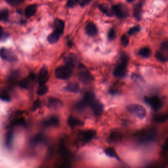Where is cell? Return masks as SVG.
Here are the masks:
<instances>
[{
  "label": "cell",
  "mask_w": 168,
  "mask_h": 168,
  "mask_svg": "<svg viewBox=\"0 0 168 168\" xmlns=\"http://www.w3.org/2000/svg\"><path fill=\"white\" fill-rule=\"evenodd\" d=\"M80 89V86L76 82H71L68 83L64 87V90L65 91L72 93H77L79 92Z\"/></svg>",
  "instance_id": "9a60e30c"
},
{
  "label": "cell",
  "mask_w": 168,
  "mask_h": 168,
  "mask_svg": "<svg viewBox=\"0 0 168 168\" xmlns=\"http://www.w3.org/2000/svg\"><path fill=\"white\" fill-rule=\"evenodd\" d=\"M121 137V135L119 132H112L109 136V139L112 142H116L120 140Z\"/></svg>",
  "instance_id": "f546056e"
},
{
  "label": "cell",
  "mask_w": 168,
  "mask_h": 168,
  "mask_svg": "<svg viewBox=\"0 0 168 168\" xmlns=\"http://www.w3.org/2000/svg\"><path fill=\"white\" fill-rule=\"evenodd\" d=\"M91 1H92V0H82L80 3V5L82 7H84L87 5H88V4H89Z\"/></svg>",
  "instance_id": "7bdbcfd3"
},
{
  "label": "cell",
  "mask_w": 168,
  "mask_h": 168,
  "mask_svg": "<svg viewBox=\"0 0 168 168\" xmlns=\"http://www.w3.org/2000/svg\"><path fill=\"white\" fill-rule=\"evenodd\" d=\"M115 36H116V33L115 30L114 29L110 30L108 34V38L109 40H113L115 39Z\"/></svg>",
  "instance_id": "f35d334b"
},
{
  "label": "cell",
  "mask_w": 168,
  "mask_h": 168,
  "mask_svg": "<svg viewBox=\"0 0 168 168\" xmlns=\"http://www.w3.org/2000/svg\"><path fill=\"white\" fill-rule=\"evenodd\" d=\"M41 105V101L39 99H37L35 100V101L34 102L31 107V111H37V109L40 108Z\"/></svg>",
  "instance_id": "d6a6232c"
},
{
  "label": "cell",
  "mask_w": 168,
  "mask_h": 168,
  "mask_svg": "<svg viewBox=\"0 0 168 168\" xmlns=\"http://www.w3.org/2000/svg\"><path fill=\"white\" fill-rule=\"evenodd\" d=\"M35 78V76L33 73H31L29 75V76L26 79H23L19 83V86L22 89H28L30 86V84L31 82L34 80Z\"/></svg>",
  "instance_id": "2e32d148"
},
{
  "label": "cell",
  "mask_w": 168,
  "mask_h": 168,
  "mask_svg": "<svg viewBox=\"0 0 168 168\" xmlns=\"http://www.w3.org/2000/svg\"><path fill=\"white\" fill-rule=\"evenodd\" d=\"M73 68L69 66H61L55 71V76L60 80H67L72 76Z\"/></svg>",
  "instance_id": "7a4b0ae2"
},
{
  "label": "cell",
  "mask_w": 168,
  "mask_h": 168,
  "mask_svg": "<svg viewBox=\"0 0 168 168\" xmlns=\"http://www.w3.org/2000/svg\"><path fill=\"white\" fill-rule=\"evenodd\" d=\"M155 57L159 61L162 62H167L168 61V51L164 50L160 48V50L156 52Z\"/></svg>",
  "instance_id": "ac0fdd59"
},
{
  "label": "cell",
  "mask_w": 168,
  "mask_h": 168,
  "mask_svg": "<svg viewBox=\"0 0 168 168\" xmlns=\"http://www.w3.org/2000/svg\"><path fill=\"white\" fill-rule=\"evenodd\" d=\"M167 115H159L154 117V120L155 121L158 122H163L165 121L167 119Z\"/></svg>",
  "instance_id": "e575fe53"
},
{
  "label": "cell",
  "mask_w": 168,
  "mask_h": 168,
  "mask_svg": "<svg viewBox=\"0 0 168 168\" xmlns=\"http://www.w3.org/2000/svg\"><path fill=\"white\" fill-rule=\"evenodd\" d=\"M62 34L58 31L55 30L53 33L50 34L47 37V41L50 44H54L55 43H57L60 39Z\"/></svg>",
  "instance_id": "d6986e66"
},
{
  "label": "cell",
  "mask_w": 168,
  "mask_h": 168,
  "mask_svg": "<svg viewBox=\"0 0 168 168\" xmlns=\"http://www.w3.org/2000/svg\"><path fill=\"white\" fill-rule=\"evenodd\" d=\"M64 62L67 65L73 68H75L78 64L77 57L73 53L69 54L64 57Z\"/></svg>",
  "instance_id": "4fadbf2b"
},
{
  "label": "cell",
  "mask_w": 168,
  "mask_h": 168,
  "mask_svg": "<svg viewBox=\"0 0 168 168\" xmlns=\"http://www.w3.org/2000/svg\"><path fill=\"white\" fill-rule=\"evenodd\" d=\"M111 9L113 14L116 15L119 18H124L128 16V9L124 5H114Z\"/></svg>",
  "instance_id": "52a82bcc"
},
{
  "label": "cell",
  "mask_w": 168,
  "mask_h": 168,
  "mask_svg": "<svg viewBox=\"0 0 168 168\" xmlns=\"http://www.w3.org/2000/svg\"><path fill=\"white\" fill-rule=\"evenodd\" d=\"M43 124L47 127H57L60 124V119L58 116L54 115L44 120Z\"/></svg>",
  "instance_id": "7c38bea8"
},
{
  "label": "cell",
  "mask_w": 168,
  "mask_h": 168,
  "mask_svg": "<svg viewBox=\"0 0 168 168\" xmlns=\"http://www.w3.org/2000/svg\"><path fill=\"white\" fill-rule=\"evenodd\" d=\"M104 151L105 154L109 157L115 158V159L118 160V161H120V158L119 157L117 153L115 148H113L112 147H107L105 149Z\"/></svg>",
  "instance_id": "603a6c76"
},
{
  "label": "cell",
  "mask_w": 168,
  "mask_h": 168,
  "mask_svg": "<svg viewBox=\"0 0 168 168\" xmlns=\"http://www.w3.org/2000/svg\"><path fill=\"white\" fill-rule=\"evenodd\" d=\"M67 123L69 127L72 128L76 127H80L84 125V122L78 118L74 116H70L69 117L67 120Z\"/></svg>",
  "instance_id": "5bb4252c"
},
{
  "label": "cell",
  "mask_w": 168,
  "mask_h": 168,
  "mask_svg": "<svg viewBox=\"0 0 168 168\" xmlns=\"http://www.w3.org/2000/svg\"><path fill=\"white\" fill-rule=\"evenodd\" d=\"M77 77L79 82L86 86L91 84L94 80V77L91 73L88 70L84 69V68L78 73Z\"/></svg>",
  "instance_id": "277c9868"
},
{
  "label": "cell",
  "mask_w": 168,
  "mask_h": 168,
  "mask_svg": "<svg viewBox=\"0 0 168 168\" xmlns=\"http://www.w3.org/2000/svg\"><path fill=\"white\" fill-rule=\"evenodd\" d=\"M14 141V132L12 129H11L7 133L5 137V144L8 149L12 148Z\"/></svg>",
  "instance_id": "44dd1931"
},
{
  "label": "cell",
  "mask_w": 168,
  "mask_h": 168,
  "mask_svg": "<svg viewBox=\"0 0 168 168\" xmlns=\"http://www.w3.org/2000/svg\"><path fill=\"white\" fill-rule=\"evenodd\" d=\"M162 152L164 153L168 152V138L163 144V147H162Z\"/></svg>",
  "instance_id": "b9f144b4"
},
{
  "label": "cell",
  "mask_w": 168,
  "mask_h": 168,
  "mask_svg": "<svg viewBox=\"0 0 168 168\" xmlns=\"http://www.w3.org/2000/svg\"><path fill=\"white\" fill-rule=\"evenodd\" d=\"M48 92V87L46 86V84L39 85V87L37 90V94L38 96H44V95H46Z\"/></svg>",
  "instance_id": "4316f807"
},
{
  "label": "cell",
  "mask_w": 168,
  "mask_h": 168,
  "mask_svg": "<svg viewBox=\"0 0 168 168\" xmlns=\"http://www.w3.org/2000/svg\"><path fill=\"white\" fill-rule=\"evenodd\" d=\"M45 139L42 134H39L33 137L30 141V144L32 146H36L44 142Z\"/></svg>",
  "instance_id": "7402d4cb"
},
{
  "label": "cell",
  "mask_w": 168,
  "mask_h": 168,
  "mask_svg": "<svg viewBox=\"0 0 168 168\" xmlns=\"http://www.w3.org/2000/svg\"><path fill=\"white\" fill-rule=\"evenodd\" d=\"M7 1L11 5H16L23 3L24 0H7Z\"/></svg>",
  "instance_id": "ab89813d"
},
{
  "label": "cell",
  "mask_w": 168,
  "mask_h": 168,
  "mask_svg": "<svg viewBox=\"0 0 168 168\" xmlns=\"http://www.w3.org/2000/svg\"><path fill=\"white\" fill-rule=\"evenodd\" d=\"M86 31L88 36L94 37L96 36L98 33V28L94 23H89L87 24L86 27Z\"/></svg>",
  "instance_id": "ffe728a7"
},
{
  "label": "cell",
  "mask_w": 168,
  "mask_h": 168,
  "mask_svg": "<svg viewBox=\"0 0 168 168\" xmlns=\"http://www.w3.org/2000/svg\"><path fill=\"white\" fill-rule=\"evenodd\" d=\"M141 11H142V4L137 3L134 7V15L137 20H140L141 19Z\"/></svg>",
  "instance_id": "d4e9b609"
},
{
  "label": "cell",
  "mask_w": 168,
  "mask_h": 168,
  "mask_svg": "<svg viewBox=\"0 0 168 168\" xmlns=\"http://www.w3.org/2000/svg\"><path fill=\"white\" fill-rule=\"evenodd\" d=\"M8 34L3 31L2 28H1V37H0L1 41H5V40H6L8 38Z\"/></svg>",
  "instance_id": "74e56055"
},
{
  "label": "cell",
  "mask_w": 168,
  "mask_h": 168,
  "mask_svg": "<svg viewBox=\"0 0 168 168\" xmlns=\"http://www.w3.org/2000/svg\"><path fill=\"white\" fill-rule=\"evenodd\" d=\"M94 114L96 117H99L101 115L104 111V106L99 100L95 104L92 108Z\"/></svg>",
  "instance_id": "e0dca14e"
},
{
  "label": "cell",
  "mask_w": 168,
  "mask_h": 168,
  "mask_svg": "<svg viewBox=\"0 0 168 168\" xmlns=\"http://www.w3.org/2000/svg\"><path fill=\"white\" fill-rule=\"evenodd\" d=\"M128 111L140 119H143L147 115V111L144 107L139 104H131L127 107Z\"/></svg>",
  "instance_id": "3957f363"
},
{
  "label": "cell",
  "mask_w": 168,
  "mask_h": 168,
  "mask_svg": "<svg viewBox=\"0 0 168 168\" xmlns=\"http://www.w3.org/2000/svg\"><path fill=\"white\" fill-rule=\"evenodd\" d=\"M1 58L10 63H14L18 61V57L11 50L7 48H2L1 50Z\"/></svg>",
  "instance_id": "5b68a950"
},
{
  "label": "cell",
  "mask_w": 168,
  "mask_h": 168,
  "mask_svg": "<svg viewBox=\"0 0 168 168\" xmlns=\"http://www.w3.org/2000/svg\"><path fill=\"white\" fill-rule=\"evenodd\" d=\"M150 50L148 47H144L141 49L139 51V54L141 57L144 58H148L150 56Z\"/></svg>",
  "instance_id": "f1b7e54d"
},
{
  "label": "cell",
  "mask_w": 168,
  "mask_h": 168,
  "mask_svg": "<svg viewBox=\"0 0 168 168\" xmlns=\"http://www.w3.org/2000/svg\"><path fill=\"white\" fill-rule=\"evenodd\" d=\"M55 28V30L58 31L62 34L65 27V23L62 20L59 19H56L54 21Z\"/></svg>",
  "instance_id": "484cf974"
},
{
  "label": "cell",
  "mask_w": 168,
  "mask_h": 168,
  "mask_svg": "<svg viewBox=\"0 0 168 168\" xmlns=\"http://www.w3.org/2000/svg\"><path fill=\"white\" fill-rule=\"evenodd\" d=\"M144 101L154 111L159 110L163 106L162 101L159 98L156 96L145 97L144 98Z\"/></svg>",
  "instance_id": "8992f818"
},
{
  "label": "cell",
  "mask_w": 168,
  "mask_h": 168,
  "mask_svg": "<svg viewBox=\"0 0 168 168\" xmlns=\"http://www.w3.org/2000/svg\"><path fill=\"white\" fill-rule=\"evenodd\" d=\"M37 9V8L36 5H31L28 6L25 11V14L26 18H29L34 16L36 13Z\"/></svg>",
  "instance_id": "cb8c5ba5"
},
{
  "label": "cell",
  "mask_w": 168,
  "mask_h": 168,
  "mask_svg": "<svg viewBox=\"0 0 168 168\" xmlns=\"http://www.w3.org/2000/svg\"><path fill=\"white\" fill-rule=\"evenodd\" d=\"M128 62V56L125 54H123L121 56L120 63L118 64L113 71V74L115 77H122L125 76Z\"/></svg>",
  "instance_id": "6da1fadb"
},
{
  "label": "cell",
  "mask_w": 168,
  "mask_h": 168,
  "mask_svg": "<svg viewBox=\"0 0 168 168\" xmlns=\"http://www.w3.org/2000/svg\"><path fill=\"white\" fill-rule=\"evenodd\" d=\"M49 79V72L46 66H43L40 69L38 76V82L39 85L46 84Z\"/></svg>",
  "instance_id": "30bf717a"
},
{
  "label": "cell",
  "mask_w": 168,
  "mask_h": 168,
  "mask_svg": "<svg viewBox=\"0 0 168 168\" xmlns=\"http://www.w3.org/2000/svg\"><path fill=\"white\" fill-rule=\"evenodd\" d=\"M15 126H20L25 127L26 126V122L25 119L23 118H19L15 119L12 122L11 127H15Z\"/></svg>",
  "instance_id": "83f0119b"
},
{
  "label": "cell",
  "mask_w": 168,
  "mask_h": 168,
  "mask_svg": "<svg viewBox=\"0 0 168 168\" xmlns=\"http://www.w3.org/2000/svg\"><path fill=\"white\" fill-rule=\"evenodd\" d=\"M63 105L62 101L58 98L51 97L47 100V106L50 109H59L62 108Z\"/></svg>",
  "instance_id": "ba28073f"
},
{
  "label": "cell",
  "mask_w": 168,
  "mask_h": 168,
  "mask_svg": "<svg viewBox=\"0 0 168 168\" xmlns=\"http://www.w3.org/2000/svg\"><path fill=\"white\" fill-rule=\"evenodd\" d=\"M121 44L124 47H126V46H128V44H129V39H128V37H127L125 35H123L121 37Z\"/></svg>",
  "instance_id": "8d00e7d4"
},
{
  "label": "cell",
  "mask_w": 168,
  "mask_h": 168,
  "mask_svg": "<svg viewBox=\"0 0 168 168\" xmlns=\"http://www.w3.org/2000/svg\"><path fill=\"white\" fill-rule=\"evenodd\" d=\"M140 30V27L137 26L135 27H132L128 31V34L129 35H134L135 34L137 33Z\"/></svg>",
  "instance_id": "d590c367"
},
{
  "label": "cell",
  "mask_w": 168,
  "mask_h": 168,
  "mask_svg": "<svg viewBox=\"0 0 168 168\" xmlns=\"http://www.w3.org/2000/svg\"><path fill=\"white\" fill-rule=\"evenodd\" d=\"M79 1V0H68L67 5L69 8H72Z\"/></svg>",
  "instance_id": "60d3db41"
},
{
  "label": "cell",
  "mask_w": 168,
  "mask_h": 168,
  "mask_svg": "<svg viewBox=\"0 0 168 168\" xmlns=\"http://www.w3.org/2000/svg\"><path fill=\"white\" fill-rule=\"evenodd\" d=\"M73 44L71 41H69L68 43V46H69V47H72Z\"/></svg>",
  "instance_id": "ee69618b"
},
{
  "label": "cell",
  "mask_w": 168,
  "mask_h": 168,
  "mask_svg": "<svg viewBox=\"0 0 168 168\" xmlns=\"http://www.w3.org/2000/svg\"><path fill=\"white\" fill-rule=\"evenodd\" d=\"M99 8L100 11H102L103 13L105 14V15H107L108 16H111L113 14V12L112 11H109V9H108V7L105 5H100L99 6Z\"/></svg>",
  "instance_id": "1f68e13d"
},
{
  "label": "cell",
  "mask_w": 168,
  "mask_h": 168,
  "mask_svg": "<svg viewBox=\"0 0 168 168\" xmlns=\"http://www.w3.org/2000/svg\"><path fill=\"white\" fill-rule=\"evenodd\" d=\"M127 2H129V3H131L134 0H127Z\"/></svg>",
  "instance_id": "f6af8a7d"
},
{
  "label": "cell",
  "mask_w": 168,
  "mask_h": 168,
  "mask_svg": "<svg viewBox=\"0 0 168 168\" xmlns=\"http://www.w3.org/2000/svg\"><path fill=\"white\" fill-rule=\"evenodd\" d=\"M1 99L3 101L9 102L11 101V96H9V94L8 92L3 91L1 94Z\"/></svg>",
  "instance_id": "836d02e7"
},
{
  "label": "cell",
  "mask_w": 168,
  "mask_h": 168,
  "mask_svg": "<svg viewBox=\"0 0 168 168\" xmlns=\"http://www.w3.org/2000/svg\"><path fill=\"white\" fill-rule=\"evenodd\" d=\"M97 135V132L94 129H88L83 132L82 140L84 143H88L93 140Z\"/></svg>",
  "instance_id": "8fae6325"
},
{
  "label": "cell",
  "mask_w": 168,
  "mask_h": 168,
  "mask_svg": "<svg viewBox=\"0 0 168 168\" xmlns=\"http://www.w3.org/2000/svg\"><path fill=\"white\" fill-rule=\"evenodd\" d=\"M9 17V11L8 9H4L0 12V19L2 21H7Z\"/></svg>",
  "instance_id": "4dcf8cb0"
},
{
  "label": "cell",
  "mask_w": 168,
  "mask_h": 168,
  "mask_svg": "<svg viewBox=\"0 0 168 168\" xmlns=\"http://www.w3.org/2000/svg\"><path fill=\"white\" fill-rule=\"evenodd\" d=\"M87 107H89L92 108L95 103L98 101L95 94L92 92H88L84 95V98L82 99Z\"/></svg>",
  "instance_id": "9c48e42d"
}]
</instances>
